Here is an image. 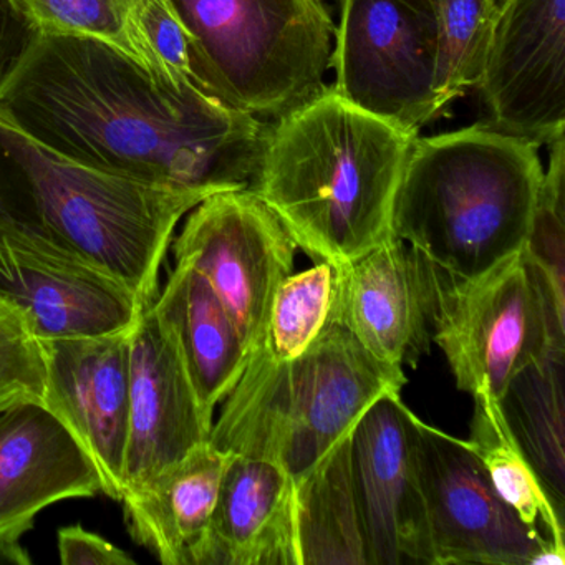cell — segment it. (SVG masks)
Here are the masks:
<instances>
[{"instance_id": "26", "label": "cell", "mask_w": 565, "mask_h": 565, "mask_svg": "<svg viewBox=\"0 0 565 565\" xmlns=\"http://www.w3.org/2000/svg\"><path fill=\"white\" fill-rule=\"evenodd\" d=\"M498 12L491 0H436L435 94L443 111L478 85Z\"/></svg>"}, {"instance_id": "7", "label": "cell", "mask_w": 565, "mask_h": 565, "mask_svg": "<svg viewBox=\"0 0 565 565\" xmlns=\"http://www.w3.org/2000/svg\"><path fill=\"white\" fill-rule=\"evenodd\" d=\"M565 302L552 292L524 249L479 276L438 267L433 343L461 392L501 399L509 380L548 350L565 349Z\"/></svg>"}, {"instance_id": "9", "label": "cell", "mask_w": 565, "mask_h": 565, "mask_svg": "<svg viewBox=\"0 0 565 565\" xmlns=\"http://www.w3.org/2000/svg\"><path fill=\"white\" fill-rule=\"evenodd\" d=\"M174 260L200 274L253 352L277 289L294 273L296 241L250 188L220 191L186 214Z\"/></svg>"}, {"instance_id": "25", "label": "cell", "mask_w": 565, "mask_h": 565, "mask_svg": "<svg viewBox=\"0 0 565 565\" xmlns=\"http://www.w3.org/2000/svg\"><path fill=\"white\" fill-rule=\"evenodd\" d=\"M343 267L316 263L290 274L277 289L266 329L253 352L290 362L307 352L337 322ZM250 352V353H253Z\"/></svg>"}, {"instance_id": "4", "label": "cell", "mask_w": 565, "mask_h": 565, "mask_svg": "<svg viewBox=\"0 0 565 565\" xmlns=\"http://www.w3.org/2000/svg\"><path fill=\"white\" fill-rule=\"evenodd\" d=\"M405 383L402 369L376 359L333 323L290 362L249 353L210 443L230 455L274 462L297 484L376 399L402 392Z\"/></svg>"}, {"instance_id": "5", "label": "cell", "mask_w": 565, "mask_h": 565, "mask_svg": "<svg viewBox=\"0 0 565 565\" xmlns=\"http://www.w3.org/2000/svg\"><path fill=\"white\" fill-rule=\"evenodd\" d=\"M0 158L19 174L38 224L117 277L150 306L177 227L210 188L105 170L39 141L0 114Z\"/></svg>"}, {"instance_id": "32", "label": "cell", "mask_w": 565, "mask_h": 565, "mask_svg": "<svg viewBox=\"0 0 565 565\" xmlns=\"http://www.w3.org/2000/svg\"><path fill=\"white\" fill-rule=\"evenodd\" d=\"M12 213L11 207H9L8 194H6L4 183L0 180V214H9Z\"/></svg>"}, {"instance_id": "8", "label": "cell", "mask_w": 565, "mask_h": 565, "mask_svg": "<svg viewBox=\"0 0 565 565\" xmlns=\"http://www.w3.org/2000/svg\"><path fill=\"white\" fill-rule=\"evenodd\" d=\"M333 90L418 135L445 111L435 94L436 0H340Z\"/></svg>"}, {"instance_id": "19", "label": "cell", "mask_w": 565, "mask_h": 565, "mask_svg": "<svg viewBox=\"0 0 565 565\" xmlns=\"http://www.w3.org/2000/svg\"><path fill=\"white\" fill-rule=\"evenodd\" d=\"M230 452L210 441L121 495L134 541L164 565H190L216 505Z\"/></svg>"}, {"instance_id": "2", "label": "cell", "mask_w": 565, "mask_h": 565, "mask_svg": "<svg viewBox=\"0 0 565 565\" xmlns=\"http://www.w3.org/2000/svg\"><path fill=\"white\" fill-rule=\"evenodd\" d=\"M416 137L327 85L269 124L249 188L310 259L345 267L392 239L393 203Z\"/></svg>"}, {"instance_id": "11", "label": "cell", "mask_w": 565, "mask_h": 565, "mask_svg": "<svg viewBox=\"0 0 565 565\" xmlns=\"http://www.w3.org/2000/svg\"><path fill=\"white\" fill-rule=\"evenodd\" d=\"M0 299L41 340L128 332L145 307L104 267L14 213L0 214Z\"/></svg>"}, {"instance_id": "23", "label": "cell", "mask_w": 565, "mask_h": 565, "mask_svg": "<svg viewBox=\"0 0 565 565\" xmlns=\"http://www.w3.org/2000/svg\"><path fill=\"white\" fill-rule=\"evenodd\" d=\"M472 399L471 435L466 441L481 461L492 488L531 531L565 555L564 512L555 508L512 435L499 399L488 392L475 393Z\"/></svg>"}, {"instance_id": "24", "label": "cell", "mask_w": 565, "mask_h": 565, "mask_svg": "<svg viewBox=\"0 0 565 565\" xmlns=\"http://www.w3.org/2000/svg\"><path fill=\"white\" fill-rule=\"evenodd\" d=\"M9 4L32 35L98 42L140 65L153 81L171 85L145 32L140 0H9Z\"/></svg>"}, {"instance_id": "22", "label": "cell", "mask_w": 565, "mask_h": 565, "mask_svg": "<svg viewBox=\"0 0 565 565\" xmlns=\"http://www.w3.org/2000/svg\"><path fill=\"white\" fill-rule=\"evenodd\" d=\"M565 349H554L522 366L499 405L558 511L565 508Z\"/></svg>"}, {"instance_id": "3", "label": "cell", "mask_w": 565, "mask_h": 565, "mask_svg": "<svg viewBox=\"0 0 565 565\" xmlns=\"http://www.w3.org/2000/svg\"><path fill=\"white\" fill-rule=\"evenodd\" d=\"M544 167L537 145L484 121L416 137L396 190L392 234L458 277L525 246Z\"/></svg>"}, {"instance_id": "18", "label": "cell", "mask_w": 565, "mask_h": 565, "mask_svg": "<svg viewBox=\"0 0 565 565\" xmlns=\"http://www.w3.org/2000/svg\"><path fill=\"white\" fill-rule=\"evenodd\" d=\"M190 565H300L292 478L266 459L231 455Z\"/></svg>"}, {"instance_id": "12", "label": "cell", "mask_w": 565, "mask_h": 565, "mask_svg": "<svg viewBox=\"0 0 565 565\" xmlns=\"http://www.w3.org/2000/svg\"><path fill=\"white\" fill-rule=\"evenodd\" d=\"M476 88L489 127L539 148L565 135V0H505Z\"/></svg>"}, {"instance_id": "1", "label": "cell", "mask_w": 565, "mask_h": 565, "mask_svg": "<svg viewBox=\"0 0 565 565\" xmlns=\"http://www.w3.org/2000/svg\"><path fill=\"white\" fill-rule=\"evenodd\" d=\"M0 114L75 160L216 191L250 186L269 130L194 85L153 81L107 45L38 35L0 82Z\"/></svg>"}, {"instance_id": "20", "label": "cell", "mask_w": 565, "mask_h": 565, "mask_svg": "<svg viewBox=\"0 0 565 565\" xmlns=\"http://www.w3.org/2000/svg\"><path fill=\"white\" fill-rule=\"evenodd\" d=\"M151 306L173 332L201 405L214 418L249 356L236 323L210 284L181 264Z\"/></svg>"}, {"instance_id": "14", "label": "cell", "mask_w": 565, "mask_h": 565, "mask_svg": "<svg viewBox=\"0 0 565 565\" xmlns=\"http://www.w3.org/2000/svg\"><path fill=\"white\" fill-rule=\"evenodd\" d=\"M213 422L173 332L151 303L145 306L128 335L124 494L210 441Z\"/></svg>"}, {"instance_id": "29", "label": "cell", "mask_w": 565, "mask_h": 565, "mask_svg": "<svg viewBox=\"0 0 565 565\" xmlns=\"http://www.w3.org/2000/svg\"><path fill=\"white\" fill-rule=\"evenodd\" d=\"M148 41L174 87L194 85L193 41L171 0H140ZM200 88V87H198Z\"/></svg>"}, {"instance_id": "16", "label": "cell", "mask_w": 565, "mask_h": 565, "mask_svg": "<svg viewBox=\"0 0 565 565\" xmlns=\"http://www.w3.org/2000/svg\"><path fill=\"white\" fill-rule=\"evenodd\" d=\"M102 492L97 469L42 403L0 409V562L31 564L22 537L49 505Z\"/></svg>"}, {"instance_id": "6", "label": "cell", "mask_w": 565, "mask_h": 565, "mask_svg": "<svg viewBox=\"0 0 565 565\" xmlns=\"http://www.w3.org/2000/svg\"><path fill=\"white\" fill-rule=\"evenodd\" d=\"M193 41L194 84L237 110L276 120L316 97L335 24L323 0H171Z\"/></svg>"}, {"instance_id": "33", "label": "cell", "mask_w": 565, "mask_h": 565, "mask_svg": "<svg viewBox=\"0 0 565 565\" xmlns=\"http://www.w3.org/2000/svg\"><path fill=\"white\" fill-rule=\"evenodd\" d=\"M491 2H492V4L495 6V8H498V11H499V9H501L502 6H504L505 0H491Z\"/></svg>"}, {"instance_id": "21", "label": "cell", "mask_w": 565, "mask_h": 565, "mask_svg": "<svg viewBox=\"0 0 565 565\" xmlns=\"http://www.w3.org/2000/svg\"><path fill=\"white\" fill-rule=\"evenodd\" d=\"M350 435L296 484L300 565H369L350 465Z\"/></svg>"}, {"instance_id": "30", "label": "cell", "mask_w": 565, "mask_h": 565, "mask_svg": "<svg viewBox=\"0 0 565 565\" xmlns=\"http://www.w3.org/2000/svg\"><path fill=\"white\" fill-rule=\"evenodd\" d=\"M58 555L64 565H134L135 558L107 539L82 525L62 527L57 535Z\"/></svg>"}, {"instance_id": "13", "label": "cell", "mask_w": 565, "mask_h": 565, "mask_svg": "<svg viewBox=\"0 0 565 565\" xmlns=\"http://www.w3.org/2000/svg\"><path fill=\"white\" fill-rule=\"evenodd\" d=\"M416 418L388 393L353 426L350 465L369 565H435L416 456Z\"/></svg>"}, {"instance_id": "15", "label": "cell", "mask_w": 565, "mask_h": 565, "mask_svg": "<svg viewBox=\"0 0 565 565\" xmlns=\"http://www.w3.org/2000/svg\"><path fill=\"white\" fill-rule=\"evenodd\" d=\"M128 332L41 340L42 405L71 431L97 469L102 492L124 494L128 435Z\"/></svg>"}, {"instance_id": "10", "label": "cell", "mask_w": 565, "mask_h": 565, "mask_svg": "<svg viewBox=\"0 0 565 565\" xmlns=\"http://www.w3.org/2000/svg\"><path fill=\"white\" fill-rule=\"evenodd\" d=\"M416 456L435 565H564L499 498L466 439L416 418Z\"/></svg>"}, {"instance_id": "28", "label": "cell", "mask_w": 565, "mask_h": 565, "mask_svg": "<svg viewBox=\"0 0 565 565\" xmlns=\"http://www.w3.org/2000/svg\"><path fill=\"white\" fill-rule=\"evenodd\" d=\"M42 342L25 313L0 299V409L44 398Z\"/></svg>"}, {"instance_id": "27", "label": "cell", "mask_w": 565, "mask_h": 565, "mask_svg": "<svg viewBox=\"0 0 565 565\" xmlns=\"http://www.w3.org/2000/svg\"><path fill=\"white\" fill-rule=\"evenodd\" d=\"M547 147L548 164L522 249L554 296L565 302V135Z\"/></svg>"}, {"instance_id": "31", "label": "cell", "mask_w": 565, "mask_h": 565, "mask_svg": "<svg viewBox=\"0 0 565 565\" xmlns=\"http://www.w3.org/2000/svg\"><path fill=\"white\" fill-rule=\"evenodd\" d=\"M31 35L9 0H0V82L11 71Z\"/></svg>"}, {"instance_id": "17", "label": "cell", "mask_w": 565, "mask_h": 565, "mask_svg": "<svg viewBox=\"0 0 565 565\" xmlns=\"http://www.w3.org/2000/svg\"><path fill=\"white\" fill-rule=\"evenodd\" d=\"M436 307L438 266L396 237L343 267L337 322L388 365L428 355Z\"/></svg>"}]
</instances>
